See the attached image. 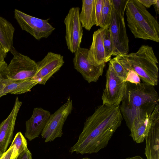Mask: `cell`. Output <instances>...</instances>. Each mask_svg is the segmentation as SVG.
I'll use <instances>...</instances> for the list:
<instances>
[{
	"instance_id": "1",
	"label": "cell",
	"mask_w": 159,
	"mask_h": 159,
	"mask_svg": "<svg viewBox=\"0 0 159 159\" xmlns=\"http://www.w3.org/2000/svg\"><path fill=\"white\" fill-rule=\"evenodd\" d=\"M119 106L101 105L84 122L77 142L70 148L71 153H96L105 148L123 120Z\"/></svg>"
},
{
	"instance_id": "2",
	"label": "cell",
	"mask_w": 159,
	"mask_h": 159,
	"mask_svg": "<svg viewBox=\"0 0 159 159\" xmlns=\"http://www.w3.org/2000/svg\"><path fill=\"white\" fill-rule=\"evenodd\" d=\"M126 82V93L119 107L130 130L139 121L150 116L158 104L159 98L153 86L143 83Z\"/></svg>"
},
{
	"instance_id": "3",
	"label": "cell",
	"mask_w": 159,
	"mask_h": 159,
	"mask_svg": "<svg viewBox=\"0 0 159 159\" xmlns=\"http://www.w3.org/2000/svg\"><path fill=\"white\" fill-rule=\"evenodd\" d=\"M128 71L133 70L143 83L153 86L158 82V62L152 47L141 46L138 51L115 57Z\"/></svg>"
},
{
	"instance_id": "4",
	"label": "cell",
	"mask_w": 159,
	"mask_h": 159,
	"mask_svg": "<svg viewBox=\"0 0 159 159\" xmlns=\"http://www.w3.org/2000/svg\"><path fill=\"white\" fill-rule=\"evenodd\" d=\"M127 25L135 38L159 42L156 19L138 0H129L125 10Z\"/></svg>"
},
{
	"instance_id": "5",
	"label": "cell",
	"mask_w": 159,
	"mask_h": 159,
	"mask_svg": "<svg viewBox=\"0 0 159 159\" xmlns=\"http://www.w3.org/2000/svg\"><path fill=\"white\" fill-rule=\"evenodd\" d=\"M10 52L13 57L2 73L3 77L12 80L31 79L37 70V62L19 52L13 46Z\"/></svg>"
},
{
	"instance_id": "6",
	"label": "cell",
	"mask_w": 159,
	"mask_h": 159,
	"mask_svg": "<svg viewBox=\"0 0 159 159\" xmlns=\"http://www.w3.org/2000/svg\"><path fill=\"white\" fill-rule=\"evenodd\" d=\"M105 88L102 96V104L109 106H119L127 90V83L116 73L109 62Z\"/></svg>"
},
{
	"instance_id": "7",
	"label": "cell",
	"mask_w": 159,
	"mask_h": 159,
	"mask_svg": "<svg viewBox=\"0 0 159 159\" xmlns=\"http://www.w3.org/2000/svg\"><path fill=\"white\" fill-rule=\"evenodd\" d=\"M14 13L15 18L21 29L37 40L48 38L55 29L49 23L48 19L33 16L16 9Z\"/></svg>"
},
{
	"instance_id": "8",
	"label": "cell",
	"mask_w": 159,
	"mask_h": 159,
	"mask_svg": "<svg viewBox=\"0 0 159 159\" xmlns=\"http://www.w3.org/2000/svg\"><path fill=\"white\" fill-rule=\"evenodd\" d=\"M72 109V101L69 97L64 104L50 115L41 134V137L45 139V143L52 141L62 136L63 125Z\"/></svg>"
},
{
	"instance_id": "9",
	"label": "cell",
	"mask_w": 159,
	"mask_h": 159,
	"mask_svg": "<svg viewBox=\"0 0 159 159\" xmlns=\"http://www.w3.org/2000/svg\"><path fill=\"white\" fill-rule=\"evenodd\" d=\"M80 13L79 7H72L69 9L64 20L66 43L68 49L72 53H75L80 47L83 35Z\"/></svg>"
},
{
	"instance_id": "10",
	"label": "cell",
	"mask_w": 159,
	"mask_h": 159,
	"mask_svg": "<svg viewBox=\"0 0 159 159\" xmlns=\"http://www.w3.org/2000/svg\"><path fill=\"white\" fill-rule=\"evenodd\" d=\"M109 28L112 41V56L128 54L129 50V39L124 18L120 16L113 8L111 23Z\"/></svg>"
},
{
	"instance_id": "11",
	"label": "cell",
	"mask_w": 159,
	"mask_h": 159,
	"mask_svg": "<svg viewBox=\"0 0 159 159\" xmlns=\"http://www.w3.org/2000/svg\"><path fill=\"white\" fill-rule=\"evenodd\" d=\"M89 49L81 47L74 53L73 59L74 68L89 83L97 82L102 75L106 63L95 66L88 60Z\"/></svg>"
},
{
	"instance_id": "12",
	"label": "cell",
	"mask_w": 159,
	"mask_h": 159,
	"mask_svg": "<svg viewBox=\"0 0 159 159\" xmlns=\"http://www.w3.org/2000/svg\"><path fill=\"white\" fill-rule=\"evenodd\" d=\"M64 57L61 54L49 52L41 61L37 62L36 72L32 79L38 84L45 85L47 81L63 66Z\"/></svg>"
},
{
	"instance_id": "13",
	"label": "cell",
	"mask_w": 159,
	"mask_h": 159,
	"mask_svg": "<svg viewBox=\"0 0 159 159\" xmlns=\"http://www.w3.org/2000/svg\"><path fill=\"white\" fill-rule=\"evenodd\" d=\"M22 102L16 97L12 109L8 117L0 124V152L7 150L13 134L16 118Z\"/></svg>"
},
{
	"instance_id": "14",
	"label": "cell",
	"mask_w": 159,
	"mask_h": 159,
	"mask_svg": "<svg viewBox=\"0 0 159 159\" xmlns=\"http://www.w3.org/2000/svg\"><path fill=\"white\" fill-rule=\"evenodd\" d=\"M152 125L145 138V154L147 159H159V107L157 104L152 113Z\"/></svg>"
},
{
	"instance_id": "15",
	"label": "cell",
	"mask_w": 159,
	"mask_h": 159,
	"mask_svg": "<svg viewBox=\"0 0 159 159\" xmlns=\"http://www.w3.org/2000/svg\"><path fill=\"white\" fill-rule=\"evenodd\" d=\"M51 115L50 111L41 107L34 108L31 116L25 122V136L29 141L41 134Z\"/></svg>"
},
{
	"instance_id": "16",
	"label": "cell",
	"mask_w": 159,
	"mask_h": 159,
	"mask_svg": "<svg viewBox=\"0 0 159 159\" xmlns=\"http://www.w3.org/2000/svg\"><path fill=\"white\" fill-rule=\"evenodd\" d=\"M105 29L100 28L94 32L92 44L88 50L87 60L95 66L106 63L103 38Z\"/></svg>"
},
{
	"instance_id": "17",
	"label": "cell",
	"mask_w": 159,
	"mask_h": 159,
	"mask_svg": "<svg viewBox=\"0 0 159 159\" xmlns=\"http://www.w3.org/2000/svg\"><path fill=\"white\" fill-rule=\"evenodd\" d=\"M4 85L0 91V98L7 94H18L30 91L38 84L36 81L31 79L12 80L5 78Z\"/></svg>"
},
{
	"instance_id": "18",
	"label": "cell",
	"mask_w": 159,
	"mask_h": 159,
	"mask_svg": "<svg viewBox=\"0 0 159 159\" xmlns=\"http://www.w3.org/2000/svg\"><path fill=\"white\" fill-rule=\"evenodd\" d=\"M80 19L83 28L89 31L95 25V0H83Z\"/></svg>"
},
{
	"instance_id": "19",
	"label": "cell",
	"mask_w": 159,
	"mask_h": 159,
	"mask_svg": "<svg viewBox=\"0 0 159 159\" xmlns=\"http://www.w3.org/2000/svg\"><path fill=\"white\" fill-rule=\"evenodd\" d=\"M15 29L12 24L0 16V43L6 51H10L13 46Z\"/></svg>"
},
{
	"instance_id": "20",
	"label": "cell",
	"mask_w": 159,
	"mask_h": 159,
	"mask_svg": "<svg viewBox=\"0 0 159 159\" xmlns=\"http://www.w3.org/2000/svg\"><path fill=\"white\" fill-rule=\"evenodd\" d=\"M152 120V113L148 117L141 120L131 128L130 135L134 142L139 143L144 141L149 131Z\"/></svg>"
},
{
	"instance_id": "21",
	"label": "cell",
	"mask_w": 159,
	"mask_h": 159,
	"mask_svg": "<svg viewBox=\"0 0 159 159\" xmlns=\"http://www.w3.org/2000/svg\"><path fill=\"white\" fill-rule=\"evenodd\" d=\"M112 8L111 0H104L99 25L100 28H109L111 23Z\"/></svg>"
},
{
	"instance_id": "22",
	"label": "cell",
	"mask_w": 159,
	"mask_h": 159,
	"mask_svg": "<svg viewBox=\"0 0 159 159\" xmlns=\"http://www.w3.org/2000/svg\"><path fill=\"white\" fill-rule=\"evenodd\" d=\"M103 38L106 63L111 59L113 52L112 41L109 28H105Z\"/></svg>"
},
{
	"instance_id": "23",
	"label": "cell",
	"mask_w": 159,
	"mask_h": 159,
	"mask_svg": "<svg viewBox=\"0 0 159 159\" xmlns=\"http://www.w3.org/2000/svg\"><path fill=\"white\" fill-rule=\"evenodd\" d=\"M13 145L16 146L19 154L29 150L26 140L20 132L17 133L10 146Z\"/></svg>"
},
{
	"instance_id": "24",
	"label": "cell",
	"mask_w": 159,
	"mask_h": 159,
	"mask_svg": "<svg viewBox=\"0 0 159 159\" xmlns=\"http://www.w3.org/2000/svg\"><path fill=\"white\" fill-rule=\"evenodd\" d=\"M109 62L116 74L125 81L129 71L119 63L115 57L111 59Z\"/></svg>"
},
{
	"instance_id": "25",
	"label": "cell",
	"mask_w": 159,
	"mask_h": 159,
	"mask_svg": "<svg viewBox=\"0 0 159 159\" xmlns=\"http://www.w3.org/2000/svg\"><path fill=\"white\" fill-rule=\"evenodd\" d=\"M129 0H111L113 8L121 16L124 17L127 3Z\"/></svg>"
},
{
	"instance_id": "26",
	"label": "cell",
	"mask_w": 159,
	"mask_h": 159,
	"mask_svg": "<svg viewBox=\"0 0 159 159\" xmlns=\"http://www.w3.org/2000/svg\"><path fill=\"white\" fill-rule=\"evenodd\" d=\"M104 0H95V25L99 26Z\"/></svg>"
},
{
	"instance_id": "27",
	"label": "cell",
	"mask_w": 159,
	"mask_h": 159,
	"mask_svg": "<svg viewBox=\"0 0 159 159\" xmlns=\"http://www.w3.org/2000/svg\"><path fill=\"white\" fill-rule=\"evenodd\" d=\"M19 155L15 145L10 146L7 151L3 154L0 159H16Z\"/></svg>"
},
{
	"instance_id": "28",
	"label": "cell",
	"mask_w": 159,
	"mask_h": 159,
	"mask_svg": "<svg viewBox=\"0 0 159 159\" xmlns=\"http://www.w3.org/2000/svg\"><path fill=\"white\" fill-rule=\"evenodd\" d=\"M140 80L137 74L133 70L131 69L128 72L125 81L137 84L141 83Z\"/></svg>"
},
{
	"instance_id": "29",
	"label": "cell",
	"mask_w": 159,
	"mask_h": 159,
	"mask_svg": "<svg viewBox=\"0 0 159 159\" xmlns=\"http://www.w3.org/2000/svg\"><path fill=\"white\" fill-rule=\"evenodd\" d=\"M7 53L0 43V74L2 72L7 66L4 60Z\"/></svg>"
},
{
	"instance_id": "30",
	"label": "cell",
	"mask_w": 159,
	"mask_h": 159,
	"mask_svg": "<svg viewBox=\"0 0 159 159\" xmlns=\"http://www.w3.org/2000/svg\"><path fill=\"white\" fill-rule=\"evenodd\" d=\"M16 159H32V154L29 150L19 154Z\"/></svg>"
},
{
	"instance_id": "31",
	"label": "cell",
	"mask_w": 159,
	"mask_h": 159,
	"mask_svg": "<svg viewBox=\"0 0 159 159\" xmlns=\"http://www.w3.org/2000/svg\"><path fill=\"white\" fill-rule=\"evenodd\" d=\"M146 8H149L155 3L156 0H138Z\"/></svg>"
},
{
	"instance_id": "32",
	"label": "cell",
	"mask_w": 159,
	"mask_h": 159,
	"mask_svg": "<svg viewBox=\"0 0 159 159\" xmlns=\"http://www.w3.org/2000/svg\"><path fill=\"white\" fill-rule=\"evenodd\" d=\"M2 73L0 74V91L3 88L4 85V80L5 78L2 75Z\"/></svg>"
},
{
	"instance_id": "33",
	"label": "cell",
	"mask_w": 159,
	"mask_h": 159,
	"mask_svg": "<svg viewBox=\"0 0 159 159\" xmlns=\"http://www.w3.org/2000/svg\"><path fill=\"white\" fill-rule=\"evenodd\" d=\"M156 13L159 14V0H156L155 3L153 5Z\"/></svg>"
},
{
	"instance_id": "34",
	"label": "cell",
	"mask_w": 159,
	"mask_h": 159,
	"mask_svg": "<svg viewBox=\"0 0 159 159\" xmlns=\"http://www.w3.org/2000/svg\"><path fill=\"white\" fill-rule=\"evenodd\" d=\"M125 159H143L142 157L139 156H135L128 157Z\"/></svg>"
},
{
	"instance_id": "35",
	"label": "cell",
	"mask_w": 159,
	"mask_h": 159,
	"mask_svg": "<svg viewBox=\"0 0 159 159\" xmlns=\"http://www.w3.org/2000/svg\"><path fill=\"white\" fill-rule=\"evenodd\" d=\"M81 159H90L88 157H85V158H82Z\"/></svg>"
},
{
	"instance_id": "36",
	"label": "cell",
	"mask_w": 159,
	"mask_h": 159,
	"mask_svg": "<svg viewBox=\"0 0 159 159\" xmlns=\"http://www.w3.org/2000/svg\"><path fill=\"white\" fill-rule=\"evenodd\" d=\"M3 154H2V153H1L0 152V158L2 156Z\"/></svg>"
}]
</instances>
